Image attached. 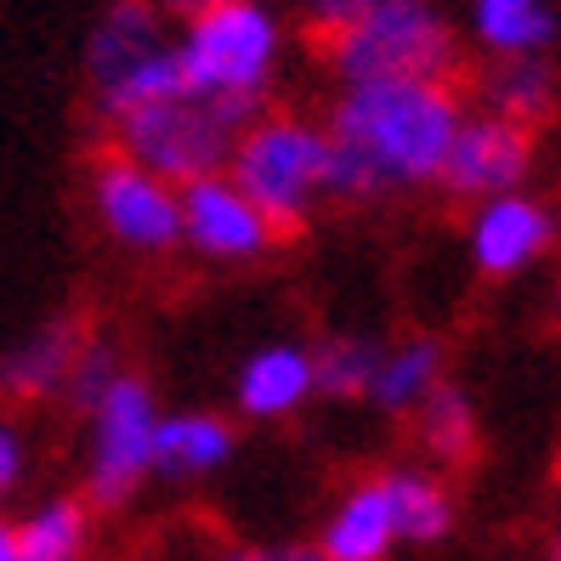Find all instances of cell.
<instances>
[{
    "instance_id": "1",
    "label": "cell",
    "mask_w": 561,
    "mask_h": 561,
    "mask_svg": "<svg viewBox=\"0 0 561 561\" xmlns=\"http://www.w3.org/2000/svg\"><path fill=\"white\" fill-rule=\"evenodd\" d=\"M466 119L459 80L335 85L329 130V205H386L437 187L454 130Z\"/></svg>"
},
{
    "instance_id": "2",
    "label": "cell",
    "mask_w": 561,
    "mask_h": 561,
    "mask_svg": "<svg viewBox=\"0 0 561 561\" xmlns=\"http://www.w3.org/2000/svg\"><path fill=\"white\" fill-rule=\"evenodd\" d=\"M289 28L273 0H210L176 23V62L193 96H210L239 114L273 108Z\"/></svg>"
},
{
    "instance_id": "3",
    "label": "cell",
    "mask_w": 561,
    "mask_h": 561,
    "mask_svg": "<svg viewBox=\"0 0 561 561\" xmlns=\"http://www.w3.org/2000/svg\"><path fill=\"white\" fill-rule=\"evenodd\" d=\"M323 69L335 85L375 80H459V28L437 0H375L335 35H323Z\"/></svg>"
},
{
    "instance_id": "4",
    "label": "cell",
    "mask_w": 561,
    "mask_h": 561,
    "mask_svg": "<svg viewBox=\"0 0 561 561\" xmlns=\"http://www.w3.org/2000/svg\"><path fill=\"white\" fill-rule=\"evenodd\" d=\"M227 176H233L250 199L261 205L278 233L307 227L329 205V130L318 114L301 108H261L233 153H227Z\"/></svg>"
},
{
    "instance_id": "5",
    "label": "cell",
    "mask_w": 561,
    "mask_h": 561,
    "mask_svg": "<svg viewBox=\"0 0 561 561\" xmlns=\"http://www.w3.org/2000/svg\"><path fill=\"white\" fill-rule=\"evenodd\" d=\"M85 91L103 125L187 91L176 62V23L153 0H108L85 35Z\"/></svg>"
},
{
    "instance_id": "6",
    "label": "cell",
    "mask_w": 561,
    "mask_h": 561,
    "mask_svg": "<svg viewBox=\"0 0 561 561\" xmlns=\"http://www.w3.org/2000/svg\"><path fill=\"white\" fill-rule=\"evenodd\" d=\"M250 125V114L210 103V96H159V103H142L108 125V148H119L125 159H137L142 171L164 176L171 187H187L199 176L227 171V153H233L239 130Z\"/></svg>"
},
{
    "instance_id": "7",
    "label": "cell",
    "mask_w": 561,
    "mask_h": 561,
    "mask_svg": "<svg viewBox=\"0 0 561 561\" xmlns=\"http://www.w3.org/2000/svg\"><path fill=\"white\" fill-rule=\"evenodd\" d=\"M159 398L148 375L119 369L103 398L85 409V466H80V500L91 511H125L137 488L153 477V432H159Z\"/></svg>"
},
{
    "instance_id": "8",
    "label": "cell",
    "mask_w": 561,
    "mask_h": 561,
    "mask_svg": "<svg viewBox=\"0 0 561 561\" xmlns=\"http://www.w3.org/2000/svg\"><path fill=\"white\" fill-rule=\"evenodd\" d=\"M85 193H91V216L114 250L137 261H159L182 250V193L164 176L142 171L137 159H125L119 148L96 153Z\"/></svg>"
},
{
    "instance_id": "9",
    "label": "cell",
    "mask_w": 561,
    "mask_h": 561,
    "mask_svg": "<svg viewBox=\"0 0 561 561\" xmlns=\"http://www.w3.org/2000/svg\"><path fill=\"white\" fill-rule=\"evenodd\" d=\"M534 125H516L505 114H488V108H466L454 130V148L443 159V176L437 187L459 205H482V199H500V193H516L534 176Z\"/></svg>"
},
{
    "instance_id": "10",
    "label": "cell",
    "mask_w": 561,
    "mask_h": 561,
    "mask_svg": "<svg viewBox=\"0 0 561 561\" xmlns=\"http://www.w3.org/2000/svg\"><path fill=\"white\" fill-rule=\"evenodd\" d=\"M176 193H182V250H193L199 261H216V267H250V261L273 255V244L284 239L227 171L199 176V182H187Z\"/></svg>"
},
{
    "instance_id": "11",
    "label": "cell",
    "mask_w": 561,
    "mask_h": 561,
    "mask_svg": "<svg viewBox=\"0 0 561 561\" xmlns=\"http://www.w3.org/2000/svg\"><path fill=\"white\" fill-rule=\"evenodd\" d=\"M550 244H556V216L527 187L482 199L466 216V255L482 278H516L527 267H539Z\"/></svg>"
},
{
    "instance_id": "12",
    "label": "cell",
    "mask_w": 561,
    "mask_h": 561,
    "mask_svg": "<svg viewBox=\"0 0 561 561\" xmlns=\"http://www.w3.org/2000/svg\"><path fill=\"white\" fill-rule=\"evenodd\" d=\"M85 341H91V329L80 318H46L41 329H28L23 341L0 352V398L18 409L62 398Z\"/></svg>"
},
{
    "instance_id": "13",
    "label": "cell",
    "mask_w": 561,
    "mask_h": 561,
    "mask_svg": "<svg viewBox=\"0 0 561 561\" xmlns=\"http://www.w3.org/2000/svg\"><path fill=\"white\" fill-rule=\"evenodd\" d=\"M312 398H318V363H312V346H301V341H267L239 363L233 403L255 425L295 420Z\"/></svg>"
},
{
    "instance_id": "14",
    "label": "cell",
    "mask_w": 561,
    "mask_h": 561,
    "mask_svg": "<svg viewBox=\"0 0 561 561\" xmlns=\"http://www.w3.org/2000/svg\"><path fill=\"white\" fill-rule=\"evenodd\" d=\"M323 561H391L403 550V534H398V511H391V488L386 477H357L335 505H329L318 539Z\"/></svg>"
},
{
    "instance_id": "15",
    "label": "cell",
    "mask_w": 561,
    "mask_h": 561,
    "mask_svg": "<svg viewBox=\"0 0 561 561\" xmlns=\"http://www.w3.org/2000/svg\"><path fill=\"white\" fill-rule=\"evenodd\" d=\"M233 454H239L233 420H221L210 409L159 414V432H153V477L159 482H205Z\"/></svg>"
},
{
    "instance_id": "16",
    "label": "cell",
    "mask_w": 561,
    "mask_h": 561,
    "mask_svg": "<svg viewBox=\"0 0 561 561\" xmlns=\"http://www.w3.org/2000/svg\"><path fill=\"white\" fill-rule=\"evenodd\" d=\"M466 35L482 57H550L561 41L556 0H466Z\"/></svg>"
},
{
    "instance_id": "17",
    "label": "cell",
    "mask_w": 561,
    "mask_h": 561,
    "mask_svg": "<svg viewBox=\"0 0 561 561\" xmlns=\"http://www.w3.org/2000/svg\"><path fill=\"white\" fill-rule=\"evenodd\" d=\"M443 380H448V346L437 335H403V341L380 346V363H375V380H369V398L363 403H375L391 420H409Z\"/></svg>"
},
{
    "instance_id": "18",
    "label": "cell",
    "mask_w": 561,
    "mask_h": 561,
    "mask_svg": "<svg viewBox=\"0 0 561 561\" xmlns=\"http://www.w3.org/2000/svg\"><path fill=\"white\" fill-rule=\"evenodd\" d=\"M561 103V75H556V57H482V75H477V108L488 114H505L516 125H534L550 119Z\"/></svg>"
},
{
    "instance_id": "19",
    "label": "cell",
    "mask_w": 561,
    "mask_h": 561,
    "mask_svg": "<svg viewBox=\"0 0 561 561\" xmlns=\"http://www.w3.org/2000/svg\"><path fill=\"white\" fill-rule=\"evenodd\" d=\"M391 488V511H398V534L403 545H443L454 534V488L443 482V471L432 466H391L380 471Z\"/></svg>"
},
{
    "instance_id": "20",
    "label": "cell",
    "mask_w": 561,
    "mask_h": 561,
    "mask_svg": "<svg viewBox=\"0 0 561 561\" xmlns=\"http://www.w3.org/2000/svg\"><path fill=\"white\" fill-rule=\"evenodd\" d=\"M409 420H414V443L432 466H466V459L477 454L482 425H477V403H471L466 386L443 380Z\"/></svg>"
},
{
    "instance_id": "21",
    "label": "cell",
    "mask_w": 561,
    "mask_h": 561,
    "mask_svg": "<svg viewBox=\"0 0 561 561\" xmlns=\"http://www.w3.org/2000/svg\"><path fill=\"white\" fill-rule=\"evenodd\" d=\"M23 561H85L91 550V505L80 493H51L28 516H18Z\"/></svg>"
},
{
    "instance_id": "22",
    "label": "cell",
    "mask_w": 561,
    "mask_h": 561,
    "mask_svg": "<svg viewBox=\"0 0 561 561\" xmlns=\"http://www.w3.org/2000/svg\"><path fill=\"white\" fill-rule=\"evenodd\" d=\"M380 346L386 341H369V335H329L323 346H312V363H318V391L335 403H363L369 398V380H375V363H380Z\"/></svg>"
},
{
    "instance_id": "23",
    "label": "cell",
    "mask_w": 561,
    "mask_h": 561,
    "mask_svg": "<svg viewBox=\"0 0 561 561\" xmlns=\"http://www.w3.org/2000/svg\"><path fill=\"white\" fill-rule=\"evenodd\" d=\"M23 477H28V437L12 420H0V505L23 488Z\"/></svg>"
},
{
    "instance_id": "24",
    "label": "cell",
    "mask_w": 561,
    "mask_h": 561,
    "mask_svg": "<svg viewBox=\"0 0 561 561\" xmlns=\"http://www.w3.org/2000/svg\"><path fill=\"white\" fill-rule=\"evenodd\" d=\"M363 7H375V0H295V12H301V23H307V35H335L341 23H352Z\"/></svg>"
},
{
    "instance_id": "25",
    "label": "cell",
    "mask_w": 561,
    "mask_h": 561,
    "mask_svg": "<svg viewBox=\"0 0 561 561\" xmlns=\"http://www.w3.org/2000/svg\"><path fill=\"white\" fill-rule=\"evenodd\" d=\"M221 561H323L318 545H239V550H227Z\"/></svg>"
},
{
    "instance_id": "26",
    "label": "cell",
    "mask_w": 561,
    "mask_h": 561,
    "mask_svg": "<svg viewBox=\"0 0 561 561\" xmlns=\"http://www.w3.org/2000/svg\"><path fill=\"white\" fill-rule=\"evenodd\" d=\"M0 561H23V545H18V522L0 516Z\"/></svg>"
},
{
    "instance_id": "27",
    "label": "cell",
    "mask_w": 561,
    "mask_h": 561,
    "mask_svg": "<svg viewBox=\"0 0 561 561\" xmlns=\"http://www.w3.org/2000/svg\"><path fill=\"white\" fill-rule=\"evenodd\" d=\"M153 7H159L164 18H171V23H182V18H193L199 7H210V0H153Z\"/></svg>"
},
{
    "instance_id": "28",
    "label": "cell",
    "mask_w": 561,
    "mask_h": 561,
    "mask_svg": "<svg viewBox=\"0 0 561 561\" xmlns=\"http://www.w3.org/2000/svg\"><path fill=\"white\" fill-rule=\"evenodd\" d=\"M550 561H561V527H556V545H550Z\"/></svg>"
},
{
    "instance_id": "29",
    "label": "cell",
    "mask_w": 561,
    "mask_h": 561,
    "mask_svg": "<svg viewBox=\"0 0 561 561\" xmlns=\"http://www.w3.org/2000/svg\"><path fill=\"white\" fill-rule=\"evenodd\" d=\"M556 323H561V289H556Z\"/></svg>"
}]
</instances>
